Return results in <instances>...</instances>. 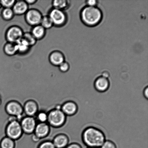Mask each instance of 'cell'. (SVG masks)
<instances>
[{"label": "cell", "mask_w": 148, "mask_h": 148, "mask_svg": "<svg viewBox=\"0 0 148 148\" xmlns=\"http://www.w3.org/2000/svg\"><path fill=\"white\" fill-rule=\"evenodd\" d=\"M83 142L89 147L100 148L106 140L105 134L101 130L97 127H90L83 132Z\"/></svg>", "instance_id": "6da1fadb"}, {"label": "cell", "mask_w": 148, "mask_h": 148, "mask_svg": "<svg viewBox=\"0 0 148 148\" xmlns=\"http://www.w3.org/2000/svg\"><path fill=\"white\" fill-rule=\"evenodd\" d=\"M101 10L97 7L87 6L82 9L81 13V20L84 24L89 27L97 25L102 18Z\"/></svg>", "instance_id": "7a4b0ae2"}, {"label": "cell", "mask_w": 148, "mask_h": 148, "mask_svg": "<svg viewBox=\"0 0 148 148\" xmlns=\"http://www.w3.org/2000/svg\"><path fill=\"white\" fill-rule=\"evenodd\" d=\"M67 116L61 110L52 109L48 112L47 123L51 127L59 128L64 125Z\"/></svg>", "instance_id": "3957f363"}, {"label": "cell", "mask_w": 148, "mask_h": 148, "mask_svg": "<svg viewBox=\"0 0 148 148\" xmlns=\"http://www.w3.org/2000/svg\"><path fill=\"white\" fill-rule=\"evenodd\" d=\"M5 111L9 116L16 117L17 121H20L25 116L23 104L19 101L15 100L8 101L5 104Z\"/></svg>", "instance_id": "277c9868"}, {"label": "cell", "mask_w": 148, "mask_h": 148, "mask_svg": "<svg viewBox=\"0 0 148 148\" xmlns=\"http://www.w3.org/2000/svg\"><path fill=\"white\" fill-rule=\"evenodd\" d=\"M5 135L14 140H18L23 132L19 121L17 120L9 122L6 126Z\"/></svg>", "instance_id": "5b68a950"}, {"label": "cell", "mask_w": 148, "mask_h": 148, "mask_svg": "<svg viewBox=\"0 0 148 148\" xmlns=\"http://www.w3.org/2000/svg\"><path fill=\"white\" fill-rule=\"evenodd\" d=\"M23 133L32 134L34 132L37 121L34 117L25 116L20 121Z\"/></svg>", "instance_id": "8992f818"}, {"label": "cell", "mask_w": 148, "mask_h": 148, "mask_svg": "<svg viewBox=\"0 0 148 148\" xmlns=\"http://www.w3.org/2000/svg\"><path fill=\"white\" fill-rule=\"evenodd\" d=\"M53 25L61 27L64 25L67 21L66 14L62 10L53 8L50 11L49 15Z\"/></svg>", "instance_id": "52a82bcc"}, {"label": "cell", "mask_w": 148, "mask_h": 148, "mask_svg": "<svg viewBox=\"0 0 148 148\" xmlns=\"http://www.w3.org/2000/svg\"><path fill=\"white\" fill-rule=\"evenodd\" d=\"M24 33L20 27L12 26L7 30L6 38L8 42L16 44L22 38Z\"/></svg>", "instance_id": "ba28073f"}, {"label": "cell", "mask_w": 148, "mask_h": 148, "mask_svg": "<svg viewBox=\"0 0 148 148\" xmlns=\"http://www.w3.org/2000/svg\"><path fill=\"white\" fill-rule=\"evenodd\" d=\"M25 115L35 117L40 110L38 103L36 100L29 99L25 101L23 104Z\"/></svg>", "instance_id": "9c48e42d"}, {"label": "cell", "mask_w": 148, "mask_h": 148, "mask_svg": "<svg viewBox=\"0 0 148 148\" xmlns=\"http://www.w3.org/2000/svg\"><path fill=\"white\" fill-rule=\"evenodd\" d=\"M52 133L51 127L47 123H37L34 134L42 140L50 137L53 134Z\"/></svg>", "instance_id": "30bf717a"}, {"label": "cell", "mask_w": 148, "mask_h": 148, "mask_svg": "<svg viewBox=\"0 0 148 148\" xmlns=\"http://www.w3.org/2000/svg\"><path fill=\"white\" fill-rule=\"evenodd\" d=\"M42 17L41 13L36 9L28 10L25 14L26 21L34 27L40 24Z\"/></svg>", "instance_id": "8fae6325"}, {"label": "cell", "mask_w": 148, "mask_h": 148, "mask_svg": "<svg viewBox=\"0 0 148 148\" xmlns=\"http://www.w3.org/2000/svg\"><path fill=\"white\" fill-rule=\"evenodd\" d=\"M77 105L72 101H67L62 104L61 110L66 116H72L77 112Z\"/></svg>", "instance_id": "7c38bea8"}, {"label": "cell", "mask_w": 148, "mask_h": 148, "mask_svg": "<svg viewBox=\"0 0 148 148\" xmlns=\"http://www.w3.org/2000/svg\"><path fill=\"white\" fill-rule=\"evenodd\" d=\"M52 142L56 148H65L69 143V139L66 134L59 133L53 137Z\"/></svg>", "instance_id": "4fadbf2b"}, {"label": "cell", "mask_w": 148, "mask_h": 148, "mask_svg": "<svg viewBox=\"0 0 148 148\" xmlns=\"http://www.w3.org/2000/svg\"><path fill=\"white\" fill-rule=\"evenodd\" d=\"M94 87L98 92H106L110 87V82L108 78L100 76L95 80L94 84Z\"/></svg>", "instance_id": "5bb4252c"}, {"label": "cell", "mask_w": 148, "mask_h": 148, "mask_svg": "<svg viewBox=\"0 0 148 148\" xmlns=\"http://www.w3.org/2000/svg\"><path fill=\"white\" fill-rule=\"evenodd\" d=\"M28 5L25 1H16L12 8L14 14L21 15L25 14L28 10Z\"/></svg>", "instance_id": "9a60e30c"}, {"label": "cell", "mask_w": 148, "mask_h": 148, "mask_svg": "<svg viewBox=\"0 0 148 148\" xmlns=\"http://www.w3.org/2000/svg\"><path fill=\"white\" fill-rule=\"evenodd\" d=\"M49 60L53 66H59L65 61V58L62 52L56 51L51 53L49 56Z\"/></svg>", "instance_id": "2e32d148"}, {"label": "cell", "mask_w": 148, "mask_h": 148, "mask_svg": "<svg viewBox=\"0 0 148 148\" xmlns=\"http://www.w3.org/2000/svg\"><path fill=\"white\" fill-rule=\"evenodd\" d=\"M31 33L36 40H40L43 38L45 35L46 29L39 25L33 27Z\"/></svg>", "instance_id": "e0dca14e"}, {"label": "cell", "mask_w": 148, "mask_h": 148, "mask_svg": "<svg viewBox=\"0 0 148 148\" xmlns=\"http://www.w3.org/2000/svg\"><path fill=\"white\" fill-rule=\"evenodd\" d=\"M5 53L8 56H12L18 53L16 44L8 42L5 45L4 47Z\"/></svg>", "instance_id": "ac0fdd59"}, {"label": "cell", "mask_w": 148, "mask_h": 148, "mask_svg": "<svg viewBox=\"0 0 148 148\" xmlns=\"http://www.w3.org/2000/svg\"><path fill=\"white\" fill-rule=\"evenodd\" d=\"M15 140L6 136L3 138L0 142V148H15Z\"/></svg>", "instance_id": "d6986e66"}, {"label": "cell", "mask_w": 148, "mask_h": 148, "mask_svg": "<svg viewBox=\"0 0 148 148\" xmlns=\"http://www.w3.org/2000/svg\"><path fill=\"white\" fill-rule=\"evenodd\" d=\"M69 2L66 0H55L53 2V8L63 11L69 6Z\"/></svg>", "instance_id": "ffe728a7"}, {"label": "cell", "mask_w": 148, "mask_h": 148, "mask_svg": "<svg viewBox=\"0 0 148 148\" xmlns=\"http://www.w3.org/2000/svg\"><path fill=\"white\" fill-rule=\"evenodd\" d=\"M48 112L43 110L40 109L35 118L37 123H47Z\"/></svg>", "instance_id": "44dd1931"}, {"label": "cell", "mask_w": 148, "mask_h": 148, "mask_svg": "<svg viewBox=\"0 0 148 148\" xmlns=\"http://www.w3.org/2000/svg\"><path fill=\"white\" fill-rule=\"evenodd\" d=\"M18 52L24 53L27 52L29 49L30 46L25 40L23 38L16 43Z\"/></svg>", "instance_id": "7402d4cb"}, {"label": "cell", "mask_w": 148, "mask_h": 148, "mask_svg": "<svg viewBox=\"0 0 148 148\" xmlns=\"http://www.w3.org/2000/svg\"><path fill=\"white\" fill-rule=\"evenodd\" d=\"M40 25L45 29H50L53 25L52 20L49 16L42 17Z\"/></svg>", "instance_id": "603a6c76"}, {"label": "cell", "mask_w": 148, "mask_h": 148, "mask_svg": "<svg viewBox=\"0 0 148 148\" xmlns=\"http://www.w3.org/2000/svg\"><path fill=\"white\" fill-rule=\"evenodd\" d=\"M14 13L12 8H4L3 10L1 15L4 19L5 20H10L14 17Z\"/></svg>", "instance_id": "cb8c5ba5"}, {"label": "cell", "mask_w": 148, "mask_h": 148, "mask_svg": "<svg viewBox=\"0 0 148 148\" xmlns=\"http://www.w3.org/2000/svg\"><path fill=\"white\" fill-rule=\"evenodd\" d=\"M22 38L27 42L30 47L35 44L37 40L31 33H24Z\"/></svg>", "instance_id": "d4e9b609"}, {"label": "cell", "mask_w": 148, "mask_h": 148, "mask_svg": "<svg viewBox=\"0 0 148 148\" xmlns=\"http://www.w3.org/2000/svg\"><path fill=\"white\" fill-rule=\"evenodd\" d=\"M53 139L49 138L43 140L39 144L37 148H56L52 140Z\"/></svg>", "instance_id": "484cf974"}, {"label": "cell", "mask_w": 148, "mask_h": 148, "mask_svg": "<svg viewBox=\"0 0 148 148\" xmlns=\"http://www.w3.org/2000/svg\"><path fill=\"white\" fill-rule=\"evenodd\" d=\"M16 1L14 0H1L0 1V4L4 8H12L15 3Z\"/></svg>", "instance_id": "4316f807"}, {"label": "cell", "mask_w": 148, "mask_h": 148, "mask_svg": "<svg viewBox=\"0 0 148 148\" xmlns=\"http://www.w3.org/2000/svg\"><path fill=\"white\" fill-rule=\"evenodd\" d=\"M100 148H117L114 142L110 140H106Z\"/></svg>", "instance_id": "83f0119b"}, {"label": "cell", "mask_w": 148, "mask_h": 148, "mask_svg": "<svg viewBox=\"0 0 148 148\" xmlns=\"http://www.w3.org/2000/svg\"><path fill=\"white\" fill-rule=\"evenodd\" d=\"M59 69L62 72H66L69 70V65L67 62H64L59 66Z\"/></svg>", "instance_id": "f1b7e54d"}, {"label": "cell", "mask_w": 148, "mask_h": 148, "mask_svg": "<svg viewBox=\"0 0 148 148\" xmlns=\"http://www.w3.org/2000/svg\"><path fill=\"white\" fill-rule=\"evenodd\" d=\"M98 3V1L96 0H88L86 1L87 6L90 7H96Z\"/></svg>", "instance_id": "f546056e"}, {"label": "cell", "mask_w": 148, "mask_h": 148, "mask_svg": "<svg viewBox=\"0 0 148 148\" xmlns=\"http://www.w3.org/2000/svg\"><path fill=\"white\" fill-rule=\"evenodd\" d=\"M65 148H82L80 145L77 143H73L69 144Z\"/></svg>", "instance_id": "4dcf8cb0"}, {"label": "cell", "mask_w": 148, "mask_h": 148, "mask_svg": "<svg viewBox=\"0 0 148 148\" xmlns=\"http://www.w3.org/2000/svg\"><path fill=\"white\" fill-rule=\"evenodd\" d=\"M143 95L146 99H148V87L146 86L144 90H143Z\"/></svg>", "instance_id": "1f68e13d"}, {"label": "cell", "mask_w": 148, "mask_h": 148, "mask_svg": "<svg viewBox=\"0 0 148 148\" xmlns=\"http://www.w3.org/2000/svg\"><path fill=\"white\" fill-rule=\"evenodd\" d=\"M101 76L104 77V78H108L110 76V74L108 72L105 71L103 72L101 74Z\"/></svg>", "instance_id": "d6a6232c"}, {"label": "cell", "mask_w": 148, "mask_h": 148, "mask_svg": "<svg viewBox=\"0 0 148 148\" xmlns=\"http://www.w3.org/2000/svg\"><path fill=\"white\" fill-rule=\"evenodd\" d=\"M25 1L28 5V4H34L36 2H37V1H36V0H27V1Z\"/></svg>", "instance_id": "836d02e7"}, {"label": "cell", "mask_w": 148, "mask_h": 148, "mask_svg": "<svg viewBox=\"0 0 148 148\" xmlns=\"http://www.w3.org/2000/svg\"><path fill=\"white\" fill-rule=\"evenodd\" d=\"M87 148H98V147H88Z\"/></svg>", "instance_id": "e575fe53"}]
</instances>
